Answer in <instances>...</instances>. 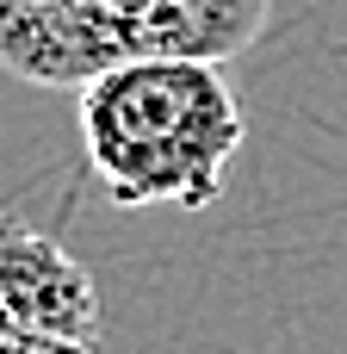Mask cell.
<instances>
[{
  "instance_id": "cell-1",
  "label": "cell",
  "mask_w": 347,
  "mask_h": 354,
  "mask_svg": "<svg viewBox=\"0 0 347 354\" xmlns=\"http://www.w3.org/2000/svg\"><path fill=\"white\" fill-rule=\"evenodd\" d=\"M248 137L224 62L130 56L81 87V149L112 205L205 212Z\"/></svg>"
},
{
  "instance_id": "cell-2",
  "label": "cell",
  "mask_w": 347,
  "mask_h": 354,
  "mask_svg": "<svg viewBox=\"0 0 347 354\" xmlns=\"http://www.w3.org/2000/svg\"><path fill=\"white\" fill-rule=\"evenodd\" d=\"M0 336H56L99 342V286L93 274L43 230L0 224Z\"/></svg>"
},
{
  "instance_id": "cell-3",
  "label": "cell",
  "mask_w": 347,
  "mask_h": 354,
  "mask_svg": "<svg viewBox=\"0 0 347 354\" xmlns=\"http://www.w3.org/2000/svg\"><path fill=\"white\" fill-rule=\"evenodd\" d=\"M118 62L130 56H192L230 62L267 31L273 0H93Z\"/></svg>"
},
{
  "instance_id": "cell-4",
  "label": "cell",
  "mask_w": 347,
  "mask_h": 354,
  "mask_svg": "<svg viewBox=\"0 0 347 354\" xmlns=\"http://www.w3.org/2000/svg\"><path fill=\"white\" fill-rule=\"evenodd\" d=\"M0 68L31 87H87L118 68L93 0H0Z\"/></svg>"
},
{
  "instance_id": "cell-5",
  "label": "cell",
  "mask_w": 347,
  "mask_h": 354,
  "mask_svg": "<svg viewBox=\"0 0 347 354\" xmlns=\"http://www.w3.org/2000/svg\"><path fill=\"white\" fill-rule=\"evenodd\" d=\"M0 354H99V342H56V336H0Z\"/></svg>"
}]
</instances>
